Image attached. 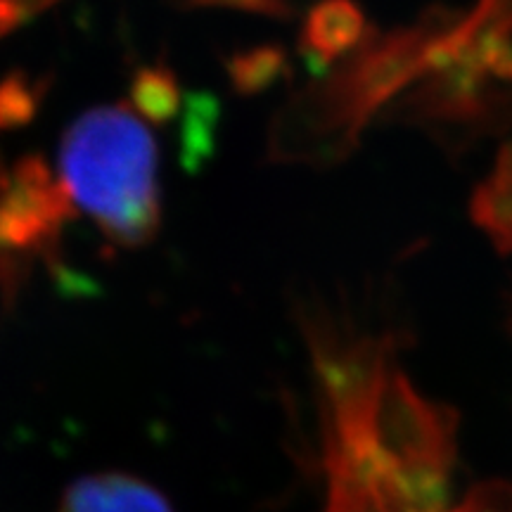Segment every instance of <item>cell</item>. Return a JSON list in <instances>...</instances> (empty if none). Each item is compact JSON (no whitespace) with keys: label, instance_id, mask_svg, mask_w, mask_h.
<instances>
[{"label":"cell","instance_id":"cell-1","mask_svg":"<svg viewBox=\"0 0 512 512\" xmlns=\"http://www.w3.org/2000/svg\"><path fill=\"white\" fill-rule=\"evenodd\" d=\"M318 377L323 512H441L456 463V422L422 399L380 339L347 337L309 318Z\"/></svg>","mask_w":512,"mask_h":512},{"label":"cell","instance_id":"cell-2","mask_svg":"<svg viewBox=\"0 0 512 512\" xmlns=\"http://www.w3.org/2000/svg\"><path fill=\"white\" fill-rule=\"evenodd\" d=\"M60 174L72 202L112 245H150L162 228L159 152L136 110L100 105L76 117L60 143Z\"/></svg>","mask_w":512,"mask_h":512},{"label":"cell","instance_id":"cell-3","mask_svg":"<svg viewBox=\"0 0 512 512\" xmlns=\"http://www.w3.org/2000/svg\"><path fill=\"white\" fill-rule=\"evenodd\" d=\"M74 202L62 178L36 155L15 166L0 159V290L12 302L34 261H50L60 247Z\"/></svg>","mask_w":512,"mask_h":512},{"label":"cell","instance_id":"cell-4","mask_svg":"<svg viewBox=\"0 0 512 512\" xmlns=\"http://www.w3.org/2000/svg\"><path fill=\"white\" fill-rule=\"evenodd\" d=\"M57 512H171V505L150 484L112 472L76 479Z\"/></svg>","mask_w":512,"mask_h":512},{"label":"cell","instance_id":"cell-5","mask_svg":"<svg viewBox=\"0 0 512 512\" xmlns=\"http://www.w3.org/2000/svg\"><path fill=\"white\" fill-rule=\"evenodd\" d=\"M361 12L349 0H323L304 24L302 48L311 67H325L361 38Z\"/></svg>","mask_w":512,"mask_h":512},{"label":"cell","instance_id":"cell-6","mask_svg":"<svg viewBox=\"0 0 512 512\" xmlns=\"http://www.w3.org/2000/svg\"><path fill=\"white\" fill-rule=\"evenodd\" d=\"M475 221L501 252L512 254V145L498 159L494 174L475 195Z\"/></svg>","mask_w":512,"mask_h":512},{"label":"cell","instance_id":"cell-7","mask_svg":"<svg viewBox=\"0 0 512 512\" xmlns=\"http://www.w3.org/2000/svg\"><path fill=\"white\" fill-rule=\"evenodd\" d=\"M133 110L143 117L159 121H169L178 112L181 105V88L174 72L164 64H147L133 74L131 83Z\"/></svg>","mask_w":512,"mask_h":512},{"label":"cell","instance_id":"cell-8","mask_svg":"<svg viewBox=\"0 0 512 512\" xmlns=\"http://www.w3.org/2000/svg\"><path fill=\"white\" fill-rule=\"evenodd\" d=\"M228 74L235 91L256 95L271 88L285 74V53L273 46H259L233 55L228 62Z\"/></svg>","mask_w":512,"mask_h":512},{"label":"cell","instance_id":"cell-9","mask_svg":"<svg viewBox=\"0 0 512 512\" xmlns=\"http://www.w3.org/2000/svg\"><path fill=\"white\" fill-rule=\"evenodd\" d=\"M38 83L24 74L5 76L0 81V131L24 126L38 112Z\"/></svg>","mask_w":512,"mask_h":512},{"label":"cell","instance_id":"cell-10","mask_svg":"<svg viewBox=\"0 0 512 512\" xmlns=\"http://www.w3.org/2000/svg\"><path fill=\"white\" fill-rule=\"evenodd\" d=\"M441 512H512V482L494 479L472 486L458 503Z\"/></svg>","mask_w":512,"mask_h":512},{"label":"cell","instance_id":"cell-11","mask_svg":"<svg viewBox=\"0 0 512 512\" xmlns=\"http://www.w3.org/2000/svg\"><path fill=\"white\" fill-rule=\"evenodd\" d=\"M176 3L185 8H230L268 17H287L292 12L287 0H176Z\"/></svg>","mask_w":512,"mask_h":512},{"label":"cell","instance_id":"cell-12","mask_svg":"<svg viewBox=\"0 0 512 512\" xmlns=\"http://www.w3.org/2000/svg\"><path fill=\"white\" fill-rule=\"evenodd\" d=\"M12 3L24 12V17L34 19L36 15H41V12H46L50 5H55L57 0H12Z\"/></svg>","mask_w":512,"mask_h":512}]
</instances>
